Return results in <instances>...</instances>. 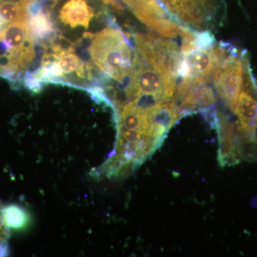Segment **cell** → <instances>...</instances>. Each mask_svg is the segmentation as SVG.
I'll return each mask as SVG.
<instances>
[{
	"mask_svg": "<svg viewBox=\"0 0 257 257\" xmlns=\"http://www.w3.org/2000/svg\"><path fill=\"white\" fill-rule=\"evenodd\" d=\"M135 44L133 72L121 87V106L139 96H153L161 102L175 99L179 81L181 49L170 38L155 35H133Z\"/></svg>",
	"mask_w": 257,
	"mask_h": 257,
	"instance_id": "6da1fadb",
	"label": "cell"
},
{
	"mask_svg": "<svg viewBox=\"0 0 257 257\" xmlns=\"http://www.w3.org/2000/svg\"><path fill=\"white\" fill-rule=\"evenodd\" d=\"M91 40L89 54L93 63L106 77L119 84L127 82L134 67L131 43L118 28H109L96 34H84Z\"/></svg>",
	"mask_w": 257,
	"mask_h": 257,
	"instance_id": "7a4b0ae2",
	"label": "cell"
},
{
	"mask_svg": "<svg viewBox=\"0 0 257 257\" xmlns=\"http://www.w3.org/2000/svg\"><path fill=\"white\" fill-rule=\"evenodd\" d=\"M171 18L194 31H207L221 0H158Z\"/></svg>",
	"mask_w": 257,
	"mask_h": 257,
	"instance_id": "3957f363",
	"label": "cell"
},
{
	"mask_svg": "<svg viewBox=\"0 0 257 257\" xmlns=\"http://www.w3.org/2000/svg\"><path fill=\"white\" fill-rule=\"evenodd\" d=\"M247 63L246 53H239L231 47L213 79L218 95L232 111L235 110L242 88Z\"/></svg>",
	"mask_w": 257,
	"mask_h": 257,
	"instance_id": "277c9868",
	"label": "cell"
},
{
	"mask_svg": "<svg viewBox=\"0 0 257 257\" xmlns=\"http://www.w3.org/2000/svg\"><path fill=\"white\" fill-rule=\"evenodd\" d=\"M142 22L161 36L173 38L180 34L177 25L158 0H121Z\"/></svg>",
	"mask_w": 257,
	"mask_h": 257,
	"instance_id": "5b68a950",
	"label": "cell"
},
{
	"mask_svg": "<svg viewBox=\"0 0 257 257\" xmlns=\"http://www.w3.org/2000/svg\"><path fill=\"white\" fill-rule=\"evenodd\" d=\"M234 112L238 117L237 131L240 137L251 141L257 118V88L250 72L248 62Z\"/></svg>",
	"mask_w": 257,
	"mask_h": 257,
	"instance_id": "8992f818",
	"label": "cell"
},
{
	"mask_svg": "<svg viewBox=\"0 0 257 257\" xmlns=\"http://www.w3.org/2000/svg\"><path fill=\"white\" fill-rule=\"evenodd\" d=\"M218 133L219 136V161L221 166L236 163L239 160L234 124L219 113Z\"/></svg>",
	"mask_w": 257,
	"mask_h": 257,
	"instance_id": "52a82bcc",
	"label": "cell"
},
{
	"mask_svg": "<svg viewBox=\"0 0 257 257\" xmlns=\"http://www.w3.org/2000/svg\"><path fill=\"white\" fill-rule=\"evenodd\" d=\"M94 15V10L85 0H69L61 9L60 18L64 25L72 28H87Z\"/></svg>",
	"mask_w": 257,
	"mask_h": 257,
	"instance_id": "ba28073f",
	"label": "cell"
},
{
	"mask_svg": "<svg viewBox=\"0 0 257 257\" xmlns=\"http://www.w3.org/2000/svg\"><path fill=\"white\" fill-rule=\"evenodd\" d=\"M3 220L8 229L21 230L26 227L30 221L28 212L18 204H11L2 209Z\"/></svg>",
	"mask_w": 257,
	"mask_h": 257,
	"instance_id": "9c48e42d",
	"label": "cell"
},
{
	"mask_svg": "<svg viewBox=\"0 0 257 257\" xmlns=\"http://www.w3.org/2000/svg\"><path fill=\"white\" fill-rule=\"evenodd\" d=\"M28 23L35 40H43L54 32L53 24L49 13L43 10L28 15Z\"/></svg>",
	"mask_w": 257,
	"mask_h": 257,
	"instance_id": "30bf717a",
	"label": "cell"
},
{
	"mask_svg": "<svg viewBox=\"0 0 257 257\" xmlns=\"http://www.w3.org/2000/svg\"><path fill=\"white\" fill-rule=\"evenodd\" d=\"M1 202H0V246L1 245L8 244V239L9 237V229L5 226L3 220V209Z\"/></svg>",
	"mask_w": 257,
	"mask_h": 257,
	"instance_id": "8fae6325",
	"label": "cell"
}]
</instances>
